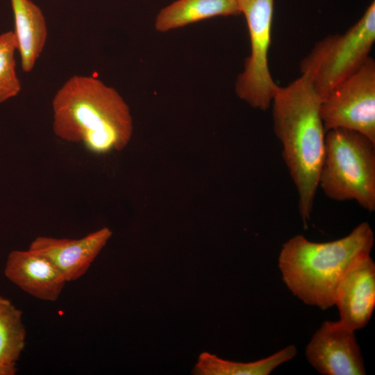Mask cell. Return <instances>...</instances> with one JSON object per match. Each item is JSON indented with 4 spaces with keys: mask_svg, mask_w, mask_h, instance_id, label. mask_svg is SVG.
I'll return each instance as SVG.
<instances>
[{
    "mask_svg": "<svg viewBox=\"0 0 375 375\" xmlns=\"http://www.w3.org/2000/svg\"><path fill=\"white\" fill-rule=\"evenodd\" d=\"M4 274L21 290L43 301H56L67 283L48 259L29 249L9 253Z\"/></svg>",
    "mask_w": 375,
    "mask_h": 375,
    "instance_id": "11",
    "label": "cell"
},
{
    "mask_svg": "<svg viewBox=\"0 0 375 375\" xmlns=\"http://www.w3.org/2000/svg\"><path fill=\"white\" fill-rule=\"evenodd\" d=\"M375 143L348 129L328 131L319 186L329 199L375 210Z\"/></svg>",
    "mask_w": 375,
    "mask_h": 375,
    "instance_id": "4",
    "label": "cell"
},
{
    "mask_svg": "<svg viewBox=\"0 0 375 375\" xmlns=\"http://www.w3.org/2000/svg\"><path fill=\"white\" fill-rule=\"evenodd\" d=\"M238 14L236 0H176L160 10L155 28L167 32L208 18Z\"/></svg>",
    "mask_w": 375,
    "mask_h": 375,
    "instance_id": "13",
    "label": "cell"
},
{
    "mask_svg": "<svg viewBox=\"0 0 375 375\" xmlns=\"http://www.w3.org/2000/svg\"><path fill=\"white\" fill-rule=\"evenodd\" d=\"M320 102L310 81L301 74L285 87L278 85L271 103L274 133L298 192L305 227L310 219L325 152Z\"/></svg>",
    "mask_w": 375,
    "mask_h": 375,
    "instance_id": "1",
    "label": "cell"
},
{
    "mask_svg": "<svg viewBox=\"0 0 375 375\" xmlns=\"http://www.w3.org/2000/svg\"><path fill=\"white\" fill-rule=\"evenodd\" d=\"M17 372L16 366L1 367L0 366V375H14Z\"/></svg>",
    "mask_w": 375,
    "mask_h": 375,
    "instance_id": "17",
    "label": "cell"
},
{
    "mask_svg": "<svg viewBox=\"0 0 375 375\" xmlns=\"http://www.w3.org/2000/svg\"><path fill=\"white\" fill-rule=\"evenodd\" d=\"M324 131L344 128L358 132L375 143V62L369 57L352 75L320 102Z\"/></svg>",
    "mask_w": 375,
    "mask_h": 375,
    "instance_id": "7",
    "label": "cell"
},
{
    "mask_svg": "<svg viewBox=\"0 0 375 375\" xmlns=\"http://www.w3.org/2000/svg\"><path fill=\"white\" fill-rule=\"evenodd\" d=\"M22 312L0 296V366H16L25 347Z\"/></svg>",
    "mask_w": 375,
    "mask_h": 375,
    "instance_id": "15",
    "label": "cell"
},
{
    "mask_svg": "<svg viewBox=\"0 0 375 375\" xmlns=\"http://www.w3.org/2000/svg\"><path fill=\"white\" fill-rule=\"evenodd\" d=\"M53 131L60 139L82 144L104 154L121 151L129 142L133 120L118 92L92 76H72L56 93Z\"/></svg>",
    "mask_w": 375,
    "mask_h": 375,
    "instance_id": "2",
    "label": "cell"
},
{
    "mask_svg": "<svg viewBox=\"0 0 375 375\" xmlns=\"http://www.w3.org/2000/svg\"><path fill=\"white\" fill-rule=\"evenodd\" d=\"M297 354L294 345H288L275 353L251 362L225 360L207 352L199 357L193 374L198 375H268Z\"/></svg>",
    "mask_w": 375,
    "mask_h": 375,
    "instance_id": "14",
    "label": "cell"
},
{
    "mask_svg": "<svg viewBox=\"0 0 375 375\" xmlns=\"http://www.w3.org/2000/svg\"><path fill=\"white\" fill-rule=\"evenodd\" d=\"M112 236L108 227L101 228L79 239L40 236L29 249L48 259L63 275L67 282L84 275Z\"/></svg>",
    "mask_w": 375,
    "mask_h": 375,
    "instance_id": "9",
    "label": "cell"
},
{
    "mask_svg": "<svg viewBox=\"0 0 375 375\" xmlns=\"http://www.w3.org/2000/svg\"><path fill=\"white\" fill-rule=\"evenodd\" d=\"M354 332L340 320L325 321L306 347L307 360L323 375L365 374Z\"/></svg>",
    "mask_w": 375,
    "mask_h": 375,
    "instance_id": "8",
    "label": "cell"
},
{
    "mask_svg": "<svg viewBox=\"0 0 375 375\" xmlns=\"http://www.w3.org/2000/svg\"><path fill=\"white\" fill-rule=\"evenodd\" d=\"M16 50L17 44L13 31L0 35V103L15 97L21 90L15 69Z\"/></svg>",
    "mask_w": 375,
    "mask_h": 375,
    "instance_id": "16",
    "label": "cell"
},
{
    "mask_svg": "<svg viewBox=\"0 0 375 375\" xmlns=\"http://www.w3.org/2000/svg\"><path fill=\"white\" fill-rule=\"evenodd\" d=\"M373 231L362 222L342 238L314 242L297 235L285 242L278 256L282 278L303 303L326 310L335 305L338 287L349 269L371 253Z\"/></svg>",
    "mask_w": 375,
    "mask_h": 375,
    "instance_id": "3",
    "label": "cell"
},
{
    "mask_svg": "<svg viewBox=\"0 0 375 375\" xmlns=\"http://www.w3.org/2000/svg\"><path fill=\"white\" fill-rule=\"evenodd\" d=\"M17 51L24 72H31L41 54L47 37L45 18L31 0H10Z\"/></svg>",
    "mask_w": 375,
    "mask_h": 375,
    "instance_id": "12",
    "label": "cell"
},
{
    "mask_svg": "<svg viewBox=\"0 0 375 375\" xmlns=\"http://www.w3.org/2000/svg\"><path fill=\"white\" fill-rule=\"evenodd\" d=\"M340 321L356 331L369 322L375 307V264L370 254L347 272L337 290L335 305Z\"/></svg>",
    "mask_w": 375,
    "mask_h": 375,
    "instance_id": "10",
    "label": "cell"
},
{
    "mask_svg": "<svg viewBox=\"0 0 375 375\" xmlns=\"http://www.w3.org/2000/svg\"><path fill=\"white\" fill-rule=\"evenodd\" d=\"M375 41V3L343 34L328 35L317 42L300 63L302 75L322 99L355 73L370 57Z\"/></svg>",
    "mask_w": 375,
    "mask_h": 375,
    "instance_id": "5",
    "label": "cell"
},
{
    "mask_svg": "<svg viewBox=\"0 0 375 375\" xmlns=\"http://www.w3.org/2000/svg\"><path fill=\"white\" fill-rule=\"evenodd\" d=\"M245 17L250 54L235 83L240 99L253 108L267 110L278 85L272 77L268 62L274 0H236Z\"/></svg>",
    "mask_w": 375,
    "mask_h": 375,
    "instance_id": "6",
    "label": "cell"
}]
</instances>
